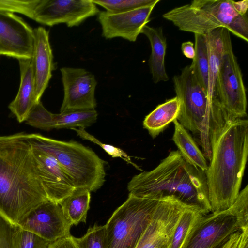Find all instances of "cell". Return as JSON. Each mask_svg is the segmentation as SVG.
<instances>
[{
    "label": "cell",
    "instance_id": "cell-20",
    "mask_svg": "<svg viewBox=\"0 0 248 248\" xmlns=\"http://www.w3.org/2000/svg\"><path fill=\"white\" fill-rule=\"evenodd\" d=\"M207 44L209 61V87L208 96L217 101L214 93L217 78L225 52L232 45L230 32L224 28H218L205 34Z\"/></svg>",
    "mask_w": 248,
    "mask_h": 248
},
{
    "label": "cell",
    "instance_id": "cell-23",
    "mask_svg": "<svg viewBox=\"0 0 248 248\" xmlns=\"http://www.w3.org/2000/svg\"><path fill=\"white\" fill-rule=\"evenodd\" d=\"M180 109V102L175 97L158 105L148 114L143 122V127L155 138L171 122L177 119Z\"/></svg>",
    "mask_w": 248,
    "mask_h": 248
},
{
    "label": "cell",
    "instance_id": "cell-17",
    "mask_svg": "<svg viewBox=\"0 0 248 248\" xmlns=\"http://www.w3.org/2000/svg\"><path fill=\"white\" fill-rule=\"evenodd\" d=\"M94 109L68 110L53 114L48 111L41 101L35 104L25 121L31 126L45 130L52 129L83 128L92 125L97 118Z\"/></svg>",
    "mask_w": 248,
    "mask_h": 248
},
{
    "label": "cell",
    "instance_id": "cell-11",
    "mask_svg": "<svg viewBox=\"0 0 248 248\" xmlns=\"http://www.w3.org/2000/svg\"><path fill=\"white\" fill-rule=\"evenodd\" d=\"M99 13L92 0H39L33 19L49 26L64 23L72 27Z\"/></svg>",
    "mask_w": 248,
    "mask_h": 248
},
{
    "label": "cell",
    "instance_id": "cell-19",
    "mask_svg": "<svg viewBox=\"0 0 248 248\" xmlns=\"http://www.w3.org/2000/svg\"><path fill=\"white\" fill-rule=\"evenodd\" d=\"M18 61L20 83L16 97L8 107L17 121L22 123L25 122L33 106L39 102L36 101L35 97L31 59H20Z\"/></svg>",
    "mask_w": 248,
    "mask_h": 248
},
{
    "label": "cell",
    "instance_id": "cell-29",
    "mask_svg": "<svg viewBox=\"0 0 248 248\" xmlns=\"http://www.w3.org/2000/svg\"><path fill=\"white\" fill-rule=\"evenodd\" d=\"M14 248H47L52 242L17 226L13 237Z\"/></svg>",
    "mask_w": 248,
    "mask_h": 248
},
{
    "label": "cell",
    "instance_id": "cell-30",
    "mask_svg": "<svg viewBox=\"0 0 248 248\" xmlns=\"http://www.w3.org/2000/svg\"><path fill=\"white\" fill-rule=\"evenodd\" d=\"M72 130H73L76 132L77 135L79 136L81 138L88 140L92 142H93L102 148L105 152L108 154L112 157L116 158L119 157L123 159L124 160L126 161L129 164H130L136 167L137 169H140L139 167L134 163L131 159L130 156H129L122 149L116 147L112 145L105 144L101 142L97 139L95 138L93 136L91 135L87 132L85 128H74Z\"/></svg>",
    "mask_w": 248,
    "mask_h": 248
},
{
    "label": "cell",
    "instance_id": "cell-16",
    "mask_svg": "<svg viewBox=\"0 0 248 248\" xmlns=\"http://www.w3.org/2000/svg\"><path fill=\"white\" fill-rule=\"evenodd\" d=\"M156 5L119 13L99 12L98 20L102 27L103 36L107 39L122 37L136 41L143 28L150 21V16Z\"/></svg>",
    "mask_w": 248,
    "mask_h": 248
},
{
    "label": "cell",
    "instance_id": "cell-32",
    "mask_svg": "<svg viewBox=\"0 0 248 248\" xmlns=\"http://www.w3.org/2000/svg\"><path fill=\"white\" fill-rule=\"evenodd\" d=\"M16 227L0 215V248H14L13 237Z\"/></svg>",
    "mask_w": 248,
    "mask_h": 248
},
{
    "label": "cell",
    "instance_id": "cell-2",
    "mask_svg": "<svg viewBox=\"0 0 248 248\" xmlns=\"http://www.w3.org/2000/svg\"><path fill=\"white\" fill-rule=\"evenodd\" d=\"M248 153V121L227 122L216 137L205 172L211 212L230 208L240 191Z\"/></svg>",
    "mask_w": 248,
    "mask_h": 248
},
{
    "label": "cell",
    "instance_id": "cell-35",
    "mask_svg": "<svg viewBox=\"0 0 248 248\" xmlns=\"http://www.w3.org/2000/svg\"><path fill=\"white\" fill-rule=\"evenodd\" d=\"M237 248H248V227L243 229Z\"/></svg>",
    "mask_w": 248,
    "mask_h": 248
},
{
    "label": "cell",
    "instance_id": "cell-1",
    "mask_svg": "<svg viewBox=\"0 0 248 248\" xmlns=\"http://www.w3.org/2000/svg\"><path fill=\"white\" fill-rule=\"evenodd\" d=\"M47 201L27 133L0 135V215L18 226L31 211Z\"/></svg>",
    "mask_w": 248,
    "mask_h": 248
},
{
    "label": "cell",
    "instance_id": "cell-5",
    "mask_svg": "<svg viewBox=\"0 0 248 248\" xmlns=\"http://www.w3.org/2000/svg\"><path fill=\"white\" fill-rule=\"evenodd\" d=\"M163 17L180 30L205 35L222 27L248 41V21L240 14L231 0H194L164 14Z\"/></svg>",
    "mask_w": 248,
    "mask_h": 248
},
{
    "label": "cell",
    "instance_id": "cell-34",
    "mask_svg": "<svg viewBox=\"0 0 248 248\" xmlns=\"http://www.w3.org/2000/svg\"><path fill=\"white\" fill-rule=\"evenodd\" d=\"M181 50L183 54L187 58L193 59L195 56V50L193 42L186 41L182 43Z\"/></svg>",
    "mask_w": 248,
    "mask_h": 248
},
{
    "label": "cell",
    "instance_id": "cell-33",
    "mask_svg": "<svg viewBox=\"0 0 248 248\" xmlns=\"http://www.w3.org/2000/svg\"><path fill=\"white\" fill-rule=\"evenodd\" d=\"M47 248H77L72 235L52 242Z\"/></svg>",
    "mask_w": 248,
    "mask_h": 248
},
{
    "label": "cell",
    "instance_id": "cell-10",
    "mask_svg": "<svg viewBox=\"0 0 248 248\" xmlns=\"http://www.w3.org/2000/svg\"><path fill=\"white\" fill-rule=\"evenodd\" d=\"M190 207L172 197L161 198L135 248H169L182 214Z\"/></svg>",
    "mask_w": 248,
    "mask_h": 248
},
{
    "label": "cell",
    "instance_id": "cell-26",
    "mask_svg": "<svg viewBox=\"0 0 248 248\" xmlns=\"http://www.w3.org/2000/svg\"><path fill=\"white\" fill-rule=\"evenodd\" d=\"M202 215L204 214L194 207L185 210L174 229L169 248H181L192 227Z\"/></svg>",
    "mask_w": 248,
    "mask_h": 248
},
{
    "label": "cell",
    "instance_id": "cell-25",
    "mask_svg": "<svg viewBox=\"0 0 248 248\" xmlns=\"http://www.w3.org/2000/svg\"><path fill=\"white\" fill-rule=\"evenodd\" d=\"M194 36L195 56L190 66L208 96L209 67L206 38L205 35L195 34Z\"/></svg>",
    "mask_w": 248,
    "mask_h": 248
},
{
    "label": "cell",
    "instance_id": "cell-36",
    "mask_svg": "<svg viewBox=\"0 0 248 248\" xmlns=\"http://www.w3.org/2000/svg\"><path fill=\"white\" fill-rule=\"evenodd\" d=\"M234 6L237 11L241 15H246L248 8V1L244 0L240 1H234Z\"/></svg>",
    "mask_w": 248,
    "mask_h": 248
},
{
    "label": "cell",
    "instance_id": "cell-31",
    "mask_svg": "<svg viewBox=\"0 0 248 248\" xmlns=\"http://www.w3.org/2000/svg\"><path fill=\"white\" fill-rule=\"evenodd\" d=\"M39 0H0V11L17 13L33 19L35 8Z\"/></svg>",
    "mask_w": 248,
    "mask_h": 248
},
{
    "label": "cell",
    "instance_id": "cell-12",
    "mask_svg": "<svg viewBox=\"0 0 248 248\" xmlns=\"http://www.w3.org/2000/svg\"><path fill=\"white\" fill-rule=\"evenodd\" d=\"M72 225L60 204L48 200L31 211L18 226L54 242L71 236Z\"/></svg>",
    "mask_w": 248,
    "mask_h": 248
},
{
    "label": "cell",
    "instance_id": "cell-27",
    "mask_svg": "<svg viewBox=\"0 0 248 248\" xmlns=\"http://www.w3.org/2000/svg\"><path fill=\"white\" fill-rule=\"evenodd\" d=\"M106 11L112 13L127 12L136 9L157 4L160 0H92Z\"/></svg>",
    "mask_w": 248,
    "mask_h": 248
},
{
    "label": "cell",
    "instance_id": "cell-7",
    "mask_svg": "<svg viewBox=\"0 0 248 248\" xmlns=\"http://www.w3.org/2000/svg\"><path fill=\"white\" fill-rule=\"evenodd\" d=\"M202 215L190 230L181 248H211L248 227V185L227 209Z\"/></svg>",
    "mask_w": 248,
    "mask_h": 248
},
{
    "label": "cell",
    "instance_id": "cell-6",
    "mask_svg": "<svg viewBox=\"0 0 248 248\" xmlns=\"http://www.w3.org/2000/svg\"><path fill=\"white\" fill-rule=\"evenodd\" d=\"M32 147L53 157L72 180L76 189L95 192L105 180V162L92 149L76 141H65L37 133L27 134Z\"/></svg>",
    "mask_w": 248,
    "mask_h": 248
},
{
    "label": "cell",
    "instance_id": "cell-3",
    "mask_svg": "<svg viewBox=\"0 0 248 248\" xmlns=\"http://www.w3.org/2000/svg\"><path fill=\"white\" fill-rule=\"evenodd\" d=\"M127 189L137 197H172L204 215L211 212L205 172L188 163L178 150L170 152L153 170L134 176Z\"/></svg>",
    "mask_w": 248,
    "mask_h": 248
},
{
    "label": "cell",
    "instance_id": "cell-4",
    "mask_svg": "<svg viewBox=\"0 0 248 248\" xmlns=\"http://www.w3.org/2000/svg\"><path fill=\"white\" fill-rule=\"evenodd\" d=\"M174 90L180 102L178 121L198 137L203 153L209 160L211 146L228 119L219 103L211 101L190 65L173 78Z\"/></svg>",
    "mask_w": 248,
    "mask_h": 248
},
{
    "label": "cell",
    "instance_id": "cell-28",
    "mask_svg": "<svg viewBox=\"0 0 248 248\" xmlns=\"http://www.w3.org/2000/svg\"><path fill=\"white\" fill-rule=\"evenodd\" d=\"M77 248H106L105 226L94 225L81 237H74Z\"/></svg>",
    "mask_w": 248,
    "mask_h": 248
},
{
    "label": "cell",
    "instance_id": "cell-18",
    "mask_svg": "<svg viewBox=\"0 0 248 248\" xmlns=\"http://www.w3.org/2000/svg\"><path fill=\"white\" fill-rule=\"evenodd\" d=\"M33 45L31 62L35 83V97L40 101L47 88L54 69L53 54L49 42V32L39 27L33 30Z\"/></svg>",
    "mask_w": 248,
    "mask_h": 248
},
{
    "label": "cell",
    "instance_id": "cell-14",
    "mask_svg": "<svg viewBox=\"0 0 248 248\" xmlns=\"http://www.w3.org/2000/svg\"><path fill=\"white\" fill-rule=\"evenodd\" d=\"M33 45V29L20 17L0 11V55L31 59Z\"/></svg>",
    "mask_w": 248,
    "mask_h": 248
},
{
    "label": "cell",
    "instance_id": "cell-13",
    "mask_svg": "<svg viewBox=\"0 0 248 248\" xmlns=\"http://www.w3.org/2000/svg\"><path fill=\"white\" fill-rule=\"evenodd\" d=\"M64 96L60 112L94 109L96 107L94 76L83 68L62 67L60 70Z\"/></svg>",
    "mask_w": 248,
    "mask_h": 248
},
{
    "label": "cell",
    "instance_id": "cell-37",
    "mask_svg": "<svg viewBox=\"0 0 248 248\" xmlns=\"http://www.w3.org/2000/svg\"><path fill=\"white\" fill-rule=\"evenodd\" d=\"M233 234L224 238L211 248H227L230 243Z\"/></svg>",
    "mask_w": 248,
    "mask_h": 248
},
{
    "label": "cell",
    "instance_id": "cell-21",
    "mask_svg": "<svg viewBox=\"0 0 248 248\" xmlns=\"http://www.w3.org/2000/svg\"><path fill=\"white\" fill-rule=\"evenodd\" d=\"M141 33L146 36L151 46V54L149 60V67L154 83L167 81L169 77L165 67L167 42L162 27L154 28L145 25Z\"/></svg>",
    "mask_w": 248,
    "mask_h": 248
},
{
    "label": "cell",
    "instance_id": "cell-9",
    "mask_svg": "<svg viewBox=\"0 0 248 248\" xmlns=\"http://www.w3.org/2000/svg\"><path fill=\"white\" fill-rule=\"evenodd\" d=\"M214 96L229 120L243 118L247 116L246 89L232 45L223 56Z\"/></svg>",
    "mask_w": 248,
    "mask_h": 248
},
{
    "label": "cell",
    "instance_id": "cell-15",
    "mask_svg": "<svg viewBox=\"0 0 248 248\" xmlns=\"http://www.w3.org/2000/svg\"><path fill=\"white\" fill-rule=\"evenodd\" d=\"M31 148L37 173L48 200L60 203L76 189L72 180L53 157Z\"/></svg>",
    "mask_w": 248,
    "mask_h": 248
},
{
    "label": "cell",
    "instance_id": "cell-8",
    "mask_svg": "<svg viewBox=\"0 0 248 248\" xmlns=\"http://www.w3.org/2000/svg\"><path fill=\"white\" fill-rule=\"evenodd\" d=\"M161 199L129 194L105 225L106 248H135Z\"/></svg>",
    "mask_w": 248,
    "mask_h": 248
},
{
    "label": "cell",
    "instance_id": "cell-24",
    "mask_svg": "<svg viewBox=\"0 0 248 248\" xmlns=\"http://www.w3.org/2000/svg\"><path fill=\"white\" fill-rule=\"evenodd\" d=\"M91 192L87 189H75L69 196L59 204L72 225L86 223L90 208Z\"/></svg>",
    "mask_w": 248,
    "mask_h": 248
},
{
    "label": "cell",
    "instance_id": "cell-22",
    "mask_svg": "<svg viewBox=\"0 0 248 248\" xmlns=\"http://www.w3.org/2000/svg\"><path fill=\"white\" fill-rule=\"evenodd\" d=\"M172 140L184 159L195 168L205 172L208 169L206 158L188 131L175 119Z\"/></svg>",
    "mask_w": 248,
    "mask_h": 248
}]
</instances>
